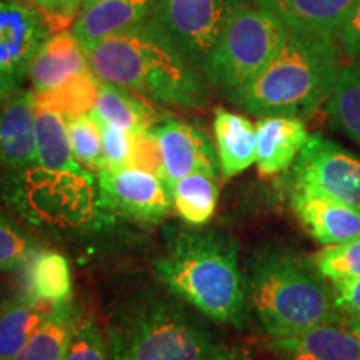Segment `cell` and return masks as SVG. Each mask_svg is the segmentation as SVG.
Here are the masks:
<instances>
[{"mask_svg": "<svg viewBox=\"0 0 360 360\" xmlns=\"http://www.w3.org/2000/svg\"><path fill=\"white\" fill-rule=\"evenodd\" d=\"M157 276L180 300L215 322L244 328L249 322L245 278L237 244L209 229H177L154 260Z\"/></svg>", "mask_w": 360, "mask_h": 360, "instance_id": "cell-1", "label": "cell"}, {"mask_svg": "<svg viewBox=\"0 0 360 360\" xmlns=\"http://www.w3.org/2000/svg\"><path fill=\"white\" fill-rule=\"evenodd\" d=\"M84 52L90 69L103 82L162 103H204L205 89L199 72L154 19L98 40L84 47Z\"/></svg>", "mask_w": 360, "mask_h": 360, "instance_id": "cell-2", "label": "cell"}, {"mask_svg": "<svg viewBox=\"0 0 360 360\" xmlns=\"http://www.w3.org/2000/svg\"><path fill=\"white\" fill-rule=\"evenodd\" d=\"M334 35L289 30L276 56L229 98L259 117H307L328 101L340 72Z\"/></svg>", "mask_w": 360, "mask_h": 360, "instance_id": "cell-3", "label": "cell"}, {"mask_svg": "<svg viewBox=\"0 0 360 360\" xmlns=\"http://www.w3.org/2000/svg\"><path fill=\"white\" fill-rule=\"evenodd\" d=\"M245 292L250 310L270 337L299 334L323 323H347L314 262L282 249H265L247 265Z\"/></svg>", "mask_w": 360, "mask_h": 360, "instance_id": "cell-4", "label": "cell"}, {"mask_svg": "<svg viewBox=\"0 0 360 360\" xmlns=\"http://www.w3.org/2000/svg\"><path fill=\"white\" fill-rule=\"evenodd\" d=\"M110 360H205L219 347L177 302L142 297L109 327Z\"/></svg>", "mask_w": 360, "mask_h": 360, "instance_id": "cell-5", "label": "cell"}, {"mask_svg": "<svg viewBox=\"0 0 360 360\" xmlns=\"http://www.w3.org/2000/svg\"><path fill=\"white\" fill-rule=\"evenodd\" d=\"M289 29L274 13L245 4L225 25L202 72L231 96L272 60Z\"/></svg>", "mask_w": 360, "mask_h": 360, "instance_id": "cell-6", "label": "cell"}, {"mask_svg": "<svg viewBox=\"0 0 360 360\" xmlns=\"http://www.w3.org/2000/svg\"><path fill=\"white\" fill-rule=\"evenodd\" d=\"M245 0H159L154 22L202 70L225 25Z\"/></svg>", "mask_w": 360, "mask_h": 360, "instance_id": "cell-7", "label": "cell"}, {"mask_svg": "<svg viewBox=\"0 0 360 360\" xmlns=\"http://www.w3.org/2000/svg\"><path fill=\"white\" fill-rule=\"evenodd\" d=\"M290 187H307L360 210V157L323 135H309L290 165Z\"/></svg>", "mask_w": 360, "mask_h": 360, "instance_id": "cell-8", "label": "cell"}, {"mask_svg": "<svg viewBox=\"0 0 360 360\" xmlns=\"http://www.w3.org/2000/svg\"><path fill=\"white\" fill-rule=\"evenodd\" d=\"M97 187V204L117 217L155 224L169 214L172 205L167 184L157 175L135 167L102 169Z\"/></svg>", "mask_w": 360, "mask_h": 360, "instance_id": "cell-9", "label": "cell"}, {"mask_svg": "<svg viewBox=\"0 0 360 360\" xmlns=\"http://www.w3.org/2000/svg\"><path fill=\"white\" fill-rule=\"evenodd\" d=\"M47 25L20 0H0V103L29 79L35 53L47 39Z\"/></svg>", "mask_w": 360, "mask_h": 360, "instance_id": "cell-10", "label": "cell"}, {"mask_svg": "<svg viewBox=\"0 0 360 360\" xmlns=\"http://www.w3.org/2000/svg\"><path fill=\"white\" fill-rule=\"evenodd\" d=\"M35 94L19 90L0 105V186L7 197L37 165Z\"/></svg>", "mask_w": 360, "mask_h": 360, "instance_id": "cell-11", "label": "cell"}, {"mask_svg": "<svg viewBox=\"0 0 360 360\" xmlns=\"http://www.w3.org/2000/svg\"><path fill=\"white\" fill-rule=\"evenodd\" d=\"M152 130L162 150L167 187L188 174L219 175L217 150L204 130L175 119L164 120Z\"/></svg>", "mask_w": 360, "mask_h": 360, "instance_id": "cell-12", "label": "cell"}, {"mask_svg": "<svg viewBox=\"0 0 360 360\" xmlns=\"http://www.w3.org/2000/svg\"><path fill=\"white\" fill-rule=\"evenodd\" d=\"M290 204L319 244L335 245L360 238V210L307 187H290Z\"/></svg>", "mask_w": 360, "mask_h": 360, "instance_id": "cell-13", "label": "cell"}, {"mask_svg": "<svg viewBox=\"0 0 360 360\" xmlns=\"http://www.w3.org/2000/svg\"><path fill=\"white\" fill-rule=\"evenodd\" d=\"M269 349L282 360H360V335L347 323H323L272 337Z\"/></svg>", "mask_w": 360, "mask_h": 360, "instance_id": "cell-14", "label": "cell"}, {"mask_svg": "<svg viewBox=\"0 0 360 360\" xmlns=\"http://www.w3.org/2000/svg\"><path fill=\"white\" fill-rule=\"evenodd\" d=\"M255 165L262 175H276L290 169L309 141V132L302 119L289 115L260 117L255 125Z\"/></svg>", "mask_w": 360, "mask_h": 360, "instance_id": "cell-15", "label": "cell"}, {"mask_svg": "<svg viewBox=\"0 0 360 360\" xmlns=\"http://www.w3.org/2000/svg\"><path fill=\"white\" fill-rule=\"evenodd\" d=\"M154 7V0H96L84 7L72 34L82 47L142 24Z\"/></svg>", "mask_w": 360, "mask_h": 360, "instance_id": "cell-16", "label": "cell"}, {"mask_svg": "<svg viewBox=\"0 0 360 360\" xmlns=\"http://www.w3.org/2000/svg\"><path fill=\"white\" fill-rule=\"evenodd\" d=\"M269 11L289 30L337 35L357 0H254Z\"/></svg>", "mask_w": 360, "mask_h": 360, "instance_id": "cell-17", "label": "cell"}, {"mask_svg": "<svg viewBox=\"0 0 360 360\" xmlns=\"http://www.w3.org/2000/svg\"><path fill=\"white\" fill-rule=\"evenodd\" d=\"M87 70L90 65L79 39L70 32H60L47 37L40 45L30 65L29 79L34 92H44Z\"/></svg>", "mask_w": 360, "mask_h": 360, "instance_id": "cell-18", "label": "cell"}, {"mask_svg": "<svg viewBox=\"0 0 360 360\" xmlns=\"http://www.w3.org/2000/svg\"><path fill=\"white\" fill-rule=\"evenodd\" d=\"M35 146L39 169L49 174L92 177L72 154L65 115L39 103L35 107Z\"/></svg>", "mask_w": 360, "mask_h": 360, "instance_id": "cell-19", "label": "cell"}, {"mask_svg": "<svg viewBox=\"0 0 360 360\" xmlns=\"http://www.w3.org/2000/svg\"><path fill=\"white\" fill-rule=\"evenodd\" d=\"M214 135L220 174L225 179L236 177L255 164L257 134L255 125L244 115L233 114L222 107L215 109Z\"/></svg>", "mask_w": 360, "mask_h": 360, "instance_id": "cell-20", "label": "cell"}, {"mask_svg": "<svg viewBox=\"0 0 360 360\" xmlns=\"http://www.w3.org/2000/svg\"><path fill=\"white\" fill-rule=\"evenodd\" d=\"M24 270V294L29 299L44 304H65L72 300L70 265L62 254L37 249Z\"/></svg>", "mask_w": 360, "mask_h": 360, "instance_id": "cell-21", "label": "cell"}, {"mask_svg": "<svg viewBox=\"0 0 360 360\" xmlns=\"http://www.w3.org/2000/svg\"><path fill=\"white\" fill-rule=\"evenodd\" d=\"M60 304L35 302L25 294L0 305V360H11Z\"/></svg>", "mask_w": 360, "mask_h": 360, "instance_id": "cell-22", "label": "cell"}, {"mask_svg": "<svg viewBox=\"0 0 360 360\" xmlns=\"http://www.w3.org/2000/svg\"><path fill=\"white\" fill-rule=\"evenodd\" d=\"M90 114L112 127L132 134L152 129L157 122L155 110L146 101L135 97L129 89L110 82L101 84L97 103Z\"/></svg>", "mask_w": 360, "mask_h": 360, "instance_id": "cell-23", "label": "cell"}, {"mask_svg": "<svg viewBox=\"0 0 360 360\" xmlns=\"http://www.w3.org/2000/svg\"><path fill=\"white\" fill-rule=\"evenodd\" d=\"M326 110L330 127L360 146V56L340 69Z\"/></svg>", "mask_w": 360, "mask_h": 360, "instance_id": "cell-24", "label": "cell"}, {"mask_svg": "<svg viewBox=\"0 0 360 360\" xmlns=\"http://www.w3.org/2000/svg\"><path fill=\"white\" fill-rule=\"evenodd\" d=\"M77 319L79 314H75L72 300L57 305L47 321L11 360H62L69 347Z\"/></svg>", "mask_w": 360, "mask_h": 360, "instance_id": "cell-25", "label": "cell"}, {"mask_svg": "<svg viewBox=\"0 0 360 360\" xmlns=\"http://www.w3.org/2000/svg\"><path fill=\"white\" fill-rule=\"evenodd\" d=\"M172 205L187 224L200 227L212 219L219 200L217 175L188 174L169 186Z\"/></svg>", "mask_w": 360, "mask_h": 360, "instance_id": "cell-26", "label": "cell"}, {"mask_svg": "<svg viewBox=\"0 0 360 360\" xmlns=\"http://www.w3.org/2000/svg\"><path fill=\"white\" fill-rule=\"evenodd\" d=\"M101 84L102 80H98L94 70L90 69L67 79L64 84L51 90L34 92L35 102L39 105L60 112L65 117L89 114L97 103Z\"/></svg>", "mask_w": 360, "mask_h": 360, "instance_id": "cell-27", "label": "cell"}, {"mask_svg": "<svg viewBox=\"0 0 360 360\" xmlns=\"http://www.w3.org/2000/svg\"><path fill=\"white\" fill-rule=\"evenodd\" d=\"M67 119V130H69L72 154L80 165L101 172L105 169L103 159L102 132L101 125L92 114L69 115Z\"/></svg>", "mask_w": 360, "mask_h": 360, "instance_id": "cell-28", "label": "cell"}, {"mask_svg": "<svg viewBox=\"0 0 360 360\" xmlns=\"http://www.w3.org/2000/svg\"><path fill=\"white\" fill-rule=\"evenodd\" d=\"M314 265L323 278L335 283L360 277V238L326 245L314 255Z\"/></svg>", "mask_w": 360, "mask_h": 360, "instance_id": "cell-29", "label": "cell"}, {"mask_svg": "<svg viewBox=\"0 0 360 360\" xmlns=\"http://www.w3.org/2000/svg\"><path fill=\"white\" fill-rule=\"evenodd\" d=\"M37 247L6 212L0 210V270L24 269Z\"/></svg>", "mask_w": 360, "mask_h": 360, "instance_id": "cell-30", "label": "cell"}, {"mask_svg": "<svg viewBox=\"0 0 360 360\" xmlns=\"http://www.w3.org/2000/svg\"><path fill=\"white\" fill-rule=\"evenodd\" d=\"M62 360H110L109 342L90 315H79Z\"/></svg>", "mask_w": 360, "mask_h": 360, "instance_id": "cell-31", "label": "cell"}, {"mask_svg": "<svg viewBox=\"0 0 360 360\" xmlns=\"http://www.w3.org/2000/svg\"><path fill=\"white\" fill-rule=\"evenodd\" d=\"M101 125L102 132V146H103V159H105V167L122 169L130 167L134 150V134L127 130L112 127V125L97 120Z\"/></svg>", "mask_w": 360, "mask_h": 360, "instance_id": "cell-32", "label": "cell"}, {"mask_svg": "<svg viewBox=\"0 0 360 360\" xmlns=\"http://www.w3.org/2000/svg\"><path fill=\"white\" fill-rule=\"evenodd\" d=\"M130 167L154 174L165 182L164 159H162L159 141H157L154 130L152 129L134 134V150Z\"/></svg>", "mask_w": 360, "mask_h": 360, "instance_id": "cell-33", "label": "cell"}, {"mask_svg": "<svg viewBox=\"0 0 360 360\" xmlns=\"http://www.w3.org/2000/svg\"><path fill=\"white\" fill-rule=\"evenodd\" d=\"M335 39H339L342 51L350 58L360 56V0L350 8L349 15L337 30Z\"/></svg>", "mask_w": 360, "mask_h": 360, "instance_id": "cell-34", "label": "cell"}, {"mask_svg": "<svg viewBox=\"0 0 360 360\" xmlns=\"http://www.w3.org/2000/svg\"><path fill=\"white\" fill-rule=\"evenodd\" d=\"M332 287H334L335 302L345 319L360 315V277L335 282L332 283Z\"/></svg>", "mask_w": 360, "mask_h": 360, "instance_id": "cell-35", "label": "cell"}, {"mask_svg": "<svg viewBox=\"0 0 360 360\" xmlns=\"http://www.w3.org/2000/svg\"><path fill=\"white\" fill-rule=\"evenodd\" d=\"M205 360H249L247 355L237 347H225V345H219L215 352Z\"/></svg>", "mask_w": 360, "mask_h": 360, "instance_id": "cell-36", "label": "cell"}, {"mask_svg": "<svg viewBox=\"0 0 360 360\" xmlns=\"http://www.w3.org/2000/svg\"><path fill=\"white\" fill-rule=\"evenodd\" d=\"M85 0H53L56 15H74L77 8H82Z\"/></svg>", "mask_w": 360, "mask_h": 360, "instance_id": "cell-37", "label": "cell"}, {"mask_svg": "<svg viewBox=\"0 0 360 360\" xmlns=\"http://www.w3.org/2000/svg\"><path fill=\"white\" fill-rule=\"evenodd\" d=\"M32 2L40 8H44V11L53 13V0H32Z\"/></svg>", "mask_w": 360, "mask_h": 360, "instance_id": "cell-38", "label": "cell"}, {"mask_svg": "<svg viewBox=\"0 0 360 360\" xmlns=\"http://www.w3.org/2000/svg\"><path fill=\"white\" fill-rule=\"evenodd\" d=\"M347 326L360 335V315H355V317L347 319Z\"/></svg>", "mask_w": 360, "mask_h": 360, "instance_id": "cell-39", "label": "cell"}, {"mask_svg": "<svg viewBox=\"0 0 360 360\" xmlns=\"http://www.w3.org/2000/svg\"><path fill=\"white\" fill-rule=\"evenodd\" d=\"M94 2H96V0H85L84 6H82V8H84V7H87V6H90V4H94Z\"/></svg>", "mask_w": 360, "mask_h": 360, "instance_id": "cell-40", "label": "cell"}]
</instances>
